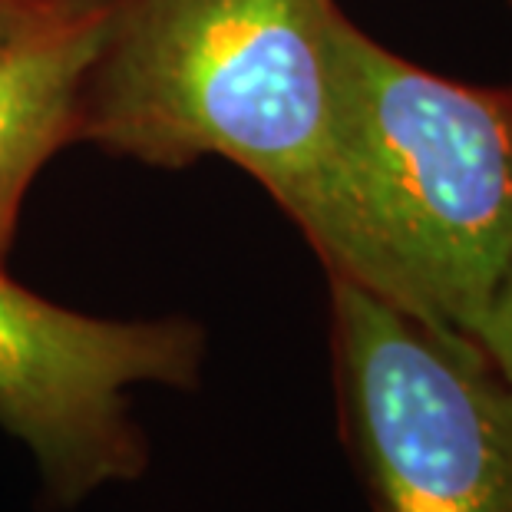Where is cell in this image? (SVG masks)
<instances>
[{
	"instance_id": "52a82bcc",
	"label": "cell",
	"mask_w": 512,
	"mask_h": 512,
	"mask_svg": "<svg viewBox=\"0 0 512 512\" xmlns=\"http://www.w3.org/2000/svg\"><path fill=\"white\" fill-rule=\"evenodd\" d=\"M473 341L483 347L489 361L503 370L506 377H512V265L496 291V301L486 314L483 328H479Z\"/></svg>"
},
{
	"instance_id": "3957f363",
	"label": "cell",
	"mask_w": 512,
	"mask_h": 512,
	"mask_svg": "<svg viewBox=\"0 0 512 512\" xmlns=\"http://www.w3.org/2000/svg\"><path fill=\"white\" fill-rule=\"evenodd\" d=\"M344 443L370 512H512V377L473 337L331 278Z\"/></svg>"
},
{
	"instance_id": "6da1fadb",
	"label": "cell",
	"mask_w": 512,
	"mask_h": 512,
	"mask_svg": "<svg viewBox=\"0 0 512 512\" xmlns=\"http://www.w3.org/2000/svg\"><path fill=\"white\" fill-rule=\"evenodd\" d=\"M337 20L334 0H116L80 139L166 169L235 162L298 222L331 278L364 288Z\"/></svg>"
},
{
	"instance_id": "7a4b0ae2",
	"label": "cell",
	"mask_w": 512,
	"mask_h": 512,
	"mask_svg": "<svg viewBox=\"0 0 512 512\" xmlns=\"http://www.w3.org/2000/svg\"><path fill=\"white\" fill-rule=\"evenodd\" d=\"M337 80L364 288L476 337L512 265V93L413 67L344 14Z\"/></svg>"
},
{
	"instance_id": "8992f818",
	"label": "cell",
	"mask_w": 512,
	"mask_h": 512,
	"mask_svg": "<svg viewBox=\"0 0 512 512\" xmlns=\"http://www.w3.org/2000/svg\"><path fill=\"white\" fill-rule=\"evenodd\" d=\"M93 0H0V47L37 30L60 24Z\"/></svg>"
},
{
	"instance_id": "277c9868",
	"label": "cell",
	"mask_w": 512,
	"mask_h": 512,
	"mask_svg": "<svg viewBox=\"0 0 512 512\" xmlns=\"http://www.w3.org/2000/svg\"><path fill=\"white\" fill-rule=\"evenodd\" d=\"M202 361V324L93 318L20 288L0 265V430L34 456L47 509H76L143 476L149 440L133 390H189Z\"/></svg>"
},
{
	"instance_id": "5b68a950",
	"label": "cell",
	"mask_w": 512,
	"mask_h": 512,
	"mask_svg": "<svg viewBox=\"0 0 512 512\" xmlns=\"http://www.w3.org/2000/svg\"><path fill=\"white\" fill-rule=\"evenodd\" d=\"M113 4L93 0L60 24L0 47V265L37 169L63 143L80 139L83 90Z\"/></svg>"
}]
</instances>
